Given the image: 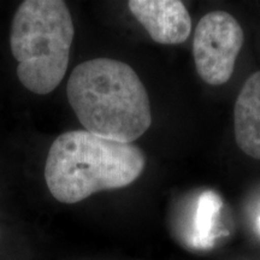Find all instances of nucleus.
Listing matches in <instances>:
<instances>
[{"mask_svg":"<svg viewBox=\"0 0 260 260\" xmlns=\"http://www.w3.org/2000/svg\"><path fill=\"white\" fill-rule=\"evenodd\" d=\"M67 95L84 130L100 138L133 144L152 124L147 90L123 61L95 58L79 64L68 80Z\"/></svg>","mask_w":260,"mask_h":260,"instance_id":"f257e3e1","label":"nucleus"},{"mask_svg":"<svg viewBox=\"0 0 260 260\" xmlns=\"http://www.w3.org/2000/svg\"><path fill=\"white\" fill-rule=\"evenodd\" d=\"M145 167L146 155L134 144L112 141L87 130H70L52 144L45 180L54 199L76 204L98 191L129 186Z\"/></svg>","mask_w":260,"mask_h":260,"instance_id":"f03ea898","label":"nucleus"},{"mask_svg":"<svg viewBox=\"0 0 260 260\" xmlns=\"http://www.w3.org/2000/svg\"><path fill=\"white\" fill-rule=\"evenodd\" d=\"M74 35L73 18L61 0H25L19 5L12 19L10 47L25 88L45 95L59 86Z\"/></svg>","mask_w":260,"mask_h":260,"instance_id":"7ed1b4c3","label":"nucleus"},{"mask_svg":"<svg viewBox=\"0 0 260 260\" xmlns=\"http://www.w3.org/2000/svg\"><path fill=\"white\" fill-rule=\"evenodd\" d=\"M242 45V27L233 15L225 11L205 15L193 38V56L200 79L211 86L226 83Z\"/></svg>","mask_w":260,"mask_h":260,"instance_id":"20e7f679","label":"nucleus"},{"mask_svg":"<svg viewBox=\"0 0 260 260\" xmlns=\"http://www.w3.org/2000/svg\"><path fill=\"white\" fill-rule=\"evenodd\" d=\"M128 8L152 40L162 45H178L189 38L191 18L178 0H130Z\"/></svg>","mask_w":260,"mask_h":260,"instance_id":"39448f33","label":"nucleus"},{"mask_svg":"<svg viewBox=\"0 0 260 260\" xmlns=\"http://www.w3.org/2000/svg\"><path fill=\"white\" fill-rule=\"evenodd\" d=\"M234 130L239 148L260 160V71L252 74L237 95Z\"/></svg>","mask_w":260,"mask_h":260,"instance_id":"423d86ee","label":"nucleus"},{"mask_svg":"<svg viewBox=\"0 0 260 260\" xmlns=\"http://www.w3.org/2000/svg\"><path fill=\"white\" fill-rule=\"evenodd\" d=\"M223 201L213 190H206L200 195L194 211V218L191 223L190 243L195 248L206 249L214 245L219 239L220 212Z\"/></svg>","mask_w":260,"mask_h":260,"instance_id":"0eeeda50","label":"nucleus"},{"mask_svg":"<svg viewBox=\"0 0 260 260\" xmlns=\"http://www.w3.org/2000/svg\"><path fill=\"white\" fill-rule=\"evenodd\" d=\"M258 226H259V232H260V216H259V220H258Z\"/></svg>","mask_w":260,"mask_h":260,"instance_id":"6e6552de","label":"nucleus"}]
</instances>
